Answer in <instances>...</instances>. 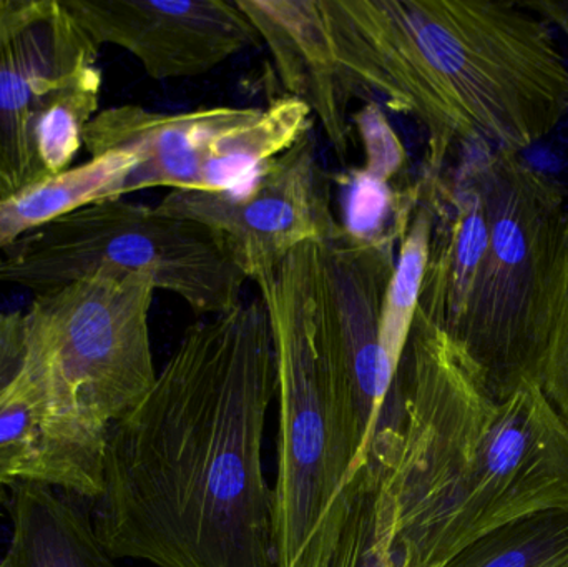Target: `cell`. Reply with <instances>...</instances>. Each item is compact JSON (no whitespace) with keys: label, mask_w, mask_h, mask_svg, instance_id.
Returning <instances> with one entry per match:
<instances>
[{"label":"cell","mask_w":568,"mask_h":567,"mask_svg":"<svg viewBox=\"0 0 568 567\" xmlns=\"http://www.w3.org/2000/svg\"><path fill=\"white\" fill-rule=\"evenodd\" d=\"M156 209L212 229L252 282L278 266L297 246L323 242L339 226L317 160L313 129L242 189L175 190L166 193Z\"/></svg>","instance_id":"obj_12"},{"label":"cell","mask_w":568,"mask_h":567,"mask_svg":"<svg viewBox=\"0 0 568 567\" xmlns=\"http://www.w3.org/2000/svg\"><path fill=\"white\" fill-rule=\"evenodd\" d=\"M276 353L263 300L186 330L146 398L110 426L92 523L155 567H276L263 468Z\"/></svg>","instance_id":"obj_1"},{"label":"cell","mask_w":568,"mask_h":567,"mask_svg":"<svg viewBox=\"0 0 568 567\" xmlns=\"http://www.w3.org/2000/svg\"><path fill=\"white\" fill-rule=\"evenodd\" d=\"M440 567H568V509L500 526Z\"/></svg>","instance_id":"obj_18"},{"label":"cell","mask_w":568,"mask_h":567,"mask_svg":"<svg viewBox=\"0 0 568 567\" xmlns=\"http://www.w3.org/2000/svg\"><path fill=\"white\" fill-rule=\"evenodd\" d=\"M268 45L287 95L300 99L323 123L341 160L353 145V120L341 99L314 23L310 0H236Z\"/></svg>","instance_id":"obj_14"},{"label":"cell","mask_w":568,"mask_h":567,"mask_svg":"<svg viewBox=\"0 0 568 567\" xmlns=\"http://www.w3.org/2000/svg\"><path fill=\"white\" fill-rule=\"evenodd\" d=\"M126 172L125 156L106 152L0 200V253L77 210L125 199Z\"/></svg>","instance_id":"obj_16"},{"label":"cell","mask_w":568,"mask_h":567,"mask_svg":"<svg viewBox=\"0 0 568 567\" xmlns=\"http://www.w3.org/2000/svg\"><path fill=\"white\" fill-rule=\"evenodd\" d=\"M539 385L568 426V216L550 280Z\"/></svg>","instance_id":"obj_20"},{"label":"cell","mask_w":568,"mask_h":567,"mask_svg":"<svg viewBox=\"0 0 568 567\" xmlns=\"http://www.w3.org/2000/svg\"><path fill=\"white\" fill-rule=\"evenodd\" d=\"M367 459L397 567H440L500 526L568 509V426L539 383L497 395L419 312Z\"/></svg>","instance_id":"obj_2"},{"label":"cell","mask_w":568,"mask_h":567,"mask_svg":"<svg viewBox=\"0 0 568 567\" xmlns=\"http://www.w3.org/2000/svg\"><path fill=\"white\" fill-rule=\"evenodd\" d=\"M97 270L149 273L199 316L235 308L248 282L212 229L125 199L77 210L0 253V285L36 295Z\"/></svg>","instance_id":"obj_6"},{"label":"cell","mask_w":568,"mask_h":567,"mask_svg":"<svg viewBox=\"0 0 568 567\" xmlns=\"http://www.w3.org/2000/svg\"><path fill=\"white\" fill-rule=\"evenodd\" d=\"M433 229L434 210L423 189V199L400 240L396 266L381 312L379 362L381 375L387 392L393 388L394 379L399 372L416 318Z\"/></svg>","instance_id":"obj_17"},{"label":"cell","mask_w":568,"mask_h":567,"mask_svg":"<svg viewBox=\"0 0 568 567\" xmlns=\"http://www.w3.org/2000/svg\"><path fill=\"white\" fill-rule=\"evenodd\" d=\"M393 515L376 466L367 462L347 488V515L329 567H397Z\"/></svg>","instance_id":"obj_19"},{"label":"cell","mask_w":568,"mask_h":567,"mask_svg":"<svg viewBox=\"0 0 568 567\" xmlns=\"http://www.w3.org/2000/svg\"><path fill=\"white\" fill-rule=\"evenodd\" d=\"M106 436L80 412L27 312L0 313V498L36 482L95 502Z\"/></svg>","instance_id":"obj_11"},{"label":"cell","mask_w":568,"mask_h":567,"mask_svg":"<svg viewBox=\"0 0 568 567\" xmlns=\"http://www.w3.org/2000/svg\"><path fill=\"white\" fill-rule=\"evenodd\" d=\"M489 242L450 338L497 395L539 383L547 302L568 213L562 186L520 153L483 145Z\"/></svg>","instance_id":"obj_5"},{"label":"cell","mask_w":568,"mask_h":567,"mask_svg":"<svg viewBox=\"0 0 568 567\" xmlns=\"http://www.w3.org/2000/svg\"><path fill=\"white\" fill-rule=\"evenodd\" d=\"M317 246H297L253 280L268 310L276 353V567H329L347 515V468L317 345Z\"/></svg>","instance_id":"obj_4"},{"label":"cell","mask_w":568,"mask_h":567,"mask_svg":"<svg viewBox=\"0 0 568 567\" xmlns=\"http://www.w3.org/2000/svg\"><path fill=\"white\" fill-rule=\"evenodd\" d=\"M7 7H9V0H0V20H2L3 13H6Z\"/></svg>","instance_id":"obj_22"},{"label":"cell","mask_w":568,"mask_h":567,"mask_svg":"<svg viewBox=\"0 0 568 567\" xmlns=\"http://www.w3.org/2000/svg\"><path fill=\"white\" fill-rule=\"evenodd\" d=\"M149 273L97 270L33 296L26 310L57 375L89 422L109 432L155 385Z\"/></svg>","instance_id":"obj_9"},{"label":"cell","mask_w":568,"mask_h":567,"mask_svg":"<svg viewBox=\"0 0 568 567\" xmlns=\"http://www.w3.org/2000/svg\"><path fill=\"white\" fill-rule=\"evenodd\" d=\"M99 53L62 0H9L0 20V200L72 169L100 112Z\"/></svg>","instance_id":"obj_7"},{"label":"cell","mask_w":568,"mask_h":567,"mask_svg":"<svg viewBox=\"0 0 568 567\" xmlns=\"http://www.w3.org/2000/svg\"><path fill=\"white\" fill-rule=\"evenodd\" d=\"M520 3L542 17L550 26L559 27L568 39V0H524Z\"/></svg>","instance_id":"obj_21"},{"label":"cell","mask_w":568,"mask_h":567,"mask_svg":"<svg viewBox=\"0 0 568 567\" xmlns=\"http://www.w3.org/2000/svg\"><path fill=\"white\" fill-rule=\"evenodd\" d=\"M12 535L0 567H120L93 528L92 515L45 483L9 489Z\"/></svg>","instance_id":"obj_15"},{"label":"cell","mask_w":568,"mask_h":567,"mask_svg":"<svg viewBox=\"0 0 568 567\" xmlns=\"http://www.w3.org/2000/svg\"><path fill=\"white\" fill-rule=\"evenodd\" d=\"M310 107L294 97L268 107H200L156 112L109 107L87 125L90 156L119 152L129 162L125 196L149 189L233 192L255 179L313 129Z\"/></svg>","instance_id":"obj_8"},{"label":"cell","mask_w":568,"mask_h":567,"mask_svg":"<svg viewBox=\"0 0 568 567\" xmlns=\"http://www.w3.org/2000/svg\"><path fill=\"white\" fill-rule=\"evenodd\" d=\"M337 92L426 132L423 179L463 146L520 153L568 113V62L550 23L504 0H311Z\"/></svg>","instance_id":"obj_3"},{"label":"cell","mask_w":568,"mask_h":567,"mask_svg":"<svg viewBox=\"0 0 568 567\" xmlns=\"http://www.w3.org/2000/svg\"><path fill=\"white\" fill-rule=\"evenodd\" d=\"M399 243L393 236L357 239L339 225L317 246V345L347 468V488L366 466L389 395L381 375V312Z\"/></svg>","instance_id":"obj_10"},{"label":"cell","mask_w":568,"mask_h":567,"mask_svg":"<svg viewBox=\"0 0 568 567\" xmlns=\"http://www.w3.org/2000/svg\"><path fill=\"white\" fill-rule=\"evenodd\" d=\"M97 45L132 53L155 80L205 75L260 42L236 0H62Z\"/></svg>","instance_id":"obj_13"}]
</instances>
